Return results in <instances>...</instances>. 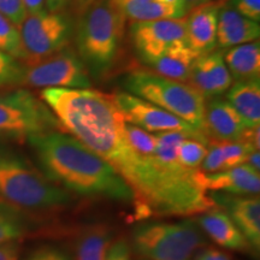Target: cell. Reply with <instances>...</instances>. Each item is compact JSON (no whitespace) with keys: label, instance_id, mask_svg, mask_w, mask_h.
<instances>
[{"label":"cell","instance_id":"6da1fadb","mask_svg":"<svg viewBox=\"0 0 260 260\" xmlns=\"http://www.w3.org/2000/svg\"><path fill=\"white\" fill-rule=\"evenodd\" d=\"M40 99L61 129L118 171L128 186L145 165L125 140V121L111 95L92 88H45Z\"/></svg>","mask_w":260,"mask_h":260},{"label":"cell","instance_id":"7a4b0ae2","mask_svg":"<svg viewBox=\"0 0 260 260\" xmlns=\"http://www.w3.org/2000/svg\"><path fill=\"white\" fill-rule=\"evenodd\" d=\"M44 176L83 197L132 203V188L112 165L61 130L27 139Z\"/></svg>","mask_w":260,"mask_h":260},{"label":"cell","instance_id":"3957f363","mask_svg":"<svg viewBox=\"0 0 260 260\" xmlns=\"http://www.w3.org/2000/svg\"><path fill=\"white\" fill-rule=\"evenodd\" d=\"M0 199L34 213L60 209L71 198L21 153L0 144Z\"/></svg>","mask_w":260,"mask_h":260},{"label":"cell","instance_id":"277c9868","mask_svg":"<svg viewBox=\"0 0 260 260\" xmlns=\"http://www.w3.org/2000/svg\"><path fill=\"white\" fill-rule=\"evenodd\" d=\"M125 17L111 0H95L84 9L76 30L77 56L86 68L104 73L118 54Z\"/></svg>","mask_w":260,"mask_h":260},{"label":"cell","instance_id":"5b68a950","mask_svg":"<svg viewBox=\"0 0 260 260\" xmlns=\"http://www.w3.org/2000/svg\"><path fill=\"white\" fill-rule=\"evenodd\" d=\"M125 87L129 93L172 113L206 135V99L189 83L167 79L153 71L136 70L126 77Z\"/></svg>","mask_w":260,"mask_h":260},{"label":"cell","instance_id":"8992f818","mask_svg":"<svg viewBox=\"0 0 260 260\" xmlns=\"http://www.w3.org/2000/svg\"><path fill=\"white\" fill-rule=\"evenodd\" d=\"M205 245L195 220L140 224L132 236V247L142 260H190Z\"/></svg>","mask_w":260,"mask_h":260},{"label":"cell","instance_id":"52a82bcc","mask_svg":"<svg viewBox=\"0 0 260 260\" xmlns=\"http://www.w3.org/2000/svg\"><path fill=\"white\" fill-rule=\"evenodd\" d=\"M53 130H61L59 122L28 89L0 93V138L27 140Z\"/></svg>","mask_w":260,"mask_h":260},{"label":"cell","instance_id":"ba28073f","mask_svg":"<svg viewBox=\"0 0 260 260\" xmlns=\"http://www.w3.org/2000/svg\"><path fill=\"white\" fill-rule=\"evenodd\" d=\"M24 63L31 65L68 47L71 35L69 18L63 12L27 15L19 25Z\"/></svg>","mask_w":260,"mask_h":260},{"label":"cell","instance_id":"9c48e42d","mask_svg":"<svg viewBox=\"0 0 260 260\" xmlns=\"http://www.w3.org/2000/svg\"><path fill=\"white\" fill-rule=\"evenodd\" d=\"M21 84L32 88H90L88 70L75 52L65 47L38 63L24 65Z\"/></svg>","mask_w":260,"mask_h":260},{"label":"cell","instance_id":"30bf717a","mask_svg":"<svg viewBox=\"0 0 260 260\" xmlns=\"http://www.w3.org/2000/svg\"><path fill=\"white\" fill-rule=\"evenodd\" d=\"M113 103L121 111L123 118L129 124L136 125L148 133H167L181 132L210 144V139L199 130L193 128L187 122L182 121L172 113L165 111L154 104L146 102L141 98L129 92H116L112 94Z\"/></svg>","mask_w":260,"mask_h":260},{"label":"cell","instance_id":"8fae6325","mask_svg":"<svg viewBox=\"0 0 260 260\" xmlns=\"http://www.w3.org/2000/svg\"><path fill=\"white\" fill-rule=\"evenodd\" d=\"M130 34L136 52L148 65L171 48L186 45V17L133 22Z\"/></svg>","mask_w":260,"mask_h":260},{"label":"cell","instance_id":"7c38bea8","mask_svg":"<svg viewBox=\"0 0 260 260\" xmlns=\"http://www.w3.org/2000/svg\"><path fill=\"white\" fill-rule=\"evenodd\" d=\"M188 82L205 99H212L226 93L234 80L224 61L223 51H213L198 57L191 67Z\"/></svg>","mask_w":260,"mask_h":260},{"label":"cell","instance_id":"4fadbf2b","mask_svg":"<svg viewBox=\"0 0 260 260\" xmlns=\"http://www.w3.org/2000/svg\"><path fill=\"white\" fill-rule=\"evenodd\" d=\"M223 4L209 2L190 10L186 17L187 46L198 57L216 51L217 47V22L218 12Z\"/></svg>","mask_w":260,"mask_h":260},{"label":"cell","instance_id":"5bb4252c","mask_svg":"<svg viewBox=\"0 0 260 260\" xmlns=\"http://www.w3.org/2000/svg\"><path fill=\"white\" fill-rule=\"evenodd\" d=\"M199 182L205 190L214 193L217 191L242 197H255L260 190L259 171L246 162L213 174L199 171Z\"/></svg>","mask_w":260,"mask_h":260},{"label":"cell","instance_id":"9a60e30c","mask_svg":"<svg viewBox=\"0 0 260 260\" xmlns=\"http://www.w3.org/2000/svg\"><path fill=\"white\" fill-rule=\"evenodd\" d=\"M212 198L214 205L225 209L226 213L243 234L253 251L260 247V201L255 197L218 194Z\"/></svg>","mask_w":260,"mask_h":260},{"label":"cell","instance_id":"2e32d148","mask_svg":"<svg viewBox=\"0 0 260 260\" xmlns=\"http://www.w3.org/2000/svg\"><path fill=\"white\" fill-rule=\"evenodd\" d=\"M241 117L226 100L216 96L205 106V133L218 141H239L246 133Z\"/></svg>","mask_w":260,"mask_h":260},{"label":"cell","instance_id":"e0dca14e","mask_svg":"<svg viewBox=\"0 0 260 260\" xmlns=\"http://www.w3.org/2000/svg\"><path fill=\"white\" fill-rule=\"evenodd\" d=\"M259 22L243 17L230 4H223L217 22V45L220 48H232L259 39Z\"/></svg>","mask_w":260,"mask_h":260},{"label":"cell","instance_id":"ac0fdd59","mask_svg":"<svg viewBox=\"0 0 260 260\" xmlns=\"http://www.w3.org/2000/svg\"><path fill=\"white\" fill-rule=\"evenodd\" d=\"M197 223L213 242L223 248L241 252L253 251L243 234L235 225L229 214L223 210L213 207L206 211Z\"/></svg>","mask_w":260,"mask_h":260},{"label":"cell","instance_id":"d6986e66","mask_svg":"<svg viewBox=\"0 0 260 260\" xmlns=\"http://www.w3.org/2000/svg\"><path fill=\"white\" fill-rule=\"evenodd\" d=\"M226 102L241 117L247 129L259 128L260 124V82L259 80L236 81L226 92Z\"/></svg>","mask_w":260,"mask_h":260},{"label":"cell","instance_id":"ffe728a7","mask_svg":"<svg viewBox=\"0 0 260 260\" xmlns=\"http://www.w3.org/2000/svg\"><path fill=\"white\" fill-rule=\"evenodd\" d=\"M228 70L235 81L260 80L259 39L223 52Z\"/></svg>","mask_w":260,"mask_h":260},{"label":"cell","instance_id":"44dd1931","mask_svg":"<svg viewBox=\"0 0 260 260\" xmlns=\"http://www.w3.org/2000/svg\"><path fill=\"white\" fill-rule=\"evenodd\" d=\"M197 58V54L186 44L171 48L149 65L153 69V73L160 76L180 82H187Z\"/></svg>","mask_w":260,"mask_h":260},{"label":"cell","instance_id":"7402d4cb","mask_svg":"<svg viewBox=\"0 0 260 260\" xmlns=\"http://www.w3.org/2000/svg\"><path fill=\"white\" fill-rule=\"evenodd\" d=\"M112 245V232L106 224H93L83 230L76 240L75 260H106Z\"/></svg>","mask_w":260,"mask_h":260},{"label":"cell","instance_id":"603a6c76","mask_svg":"<svg viewBox=\"0 0 260 260\" xmlns=\"http://www.w3.org/2000/svg\"><path fill=\"white\" fill-rule=\"evenodd\" d=\"M125 18L134 22H148L157 19L183 18L187 10L175 8L159 0H146V2H124L115 4Z\"/></svg>","mask_w":260,"mask_h":260},{"label":"cell","instance_id":"cb8c5ba5","mask_svg":"<svg viewBox=\"0 0 260 260\" xmlns=\"http://www.w3.org/2000/svg\"><path fill=\"white\" fill-rule=\"evenodd\" d=\"M30 213L0 199V243L22 240L31 232Z\"/></svg>","mask_w":260,"mask_h":260},{"label":"cell","instance_id":"d4e9b609","mask_svg":"<svg viewBox=\"0 0 260 260\" xmlns=\"http://www.w3.org/2000/svg\"><path fill=\"white\" fill-rule=\"evenodd\" d=\"M0 51L19 61L25 59L19 27L3 14H0Z\"/></svg>","mask_w":260,"mask_h":260},{"label":"cell","instance_id":"484cf974","mask_svg":"<svg viewBox=\"0 0 260 260\" xmlns=\"http://www.w3.org/2000/svg\"><path fill=\"white\" fill-rule=\"evenodd\" d=\"M206 142L194 138H186L181 142L177 149V161L183 168L195 170L201 165L206 157L209 148Z\"/></svg>","mask_w":260,"mask_h":260},{"label":"cell","instance_id":"4316f807","mask_svg":"<svg viewBox=\"0 0 260 260\" xmlns=\"http://www.w3.org/2000/svg\"><path fill=\"white\" fill-rule=\"evenodd\" d=\"M124 135L126 142L138 154L142 157H149V155L154 154L155 146H157L155 134H151L139 126L125 122Z\"/></svg>","mask_w":260,"mask_h":260},{"label":"cell","instance_id":"83f0119b","mask_svg":"<svg viewBox=\"0 0 260 260\" xmlns=\"http://www.w3.org/2000/svg\"><path fill=\"white\" fill-rule=\"evenodd\" d=\"M24 65L9 54L0 51V87L21 84Z\"/></svg>","mask_w":260,"mask_h":260},{"label":"cell","instance_id":"f1b7e54d","mask_svg":"<svg viewBox=\"0 0 260 260\" xmlns=\"http://www.w3.org/2000/svg\"><path fill=\"white\" fill-rule=\"evenodd\" d=\"M0 14L6 16L17 27L22 24L28 15L23 0H0Z\"/></svg>","mask_w":260,"mask_h":260},{"label":"cell","instance_id":"f546056e","mask_svg":"<svg viewBox=\"0 0 260 260\" xmlns=\"http://www.w3.org/2000/svg\"><path fill=\"white\" fill-rule=\"evenodd\" d=\"M24 260H73L68 252L56 246H41Z\"/></svg>","mask_w":260,"mask_h":260},{"label":"cell","instance_id":"4dcf8cb0","mask_svg":"<svg viewBox=\"0 0 260 260\" xmlns=\"http://www.w3.org/2000/svg\"><path fill=\"white\" fill-rule=\"evenodd\" d=\"M230 5L251 21H260V0H230Z\"/></svg>","mask_w":260,"mask_h":260},{"label":"cell","instance_id":"1f68e13d","mask_svg":"<svg viewBox=\"0 0 260 260\" xmlns=\"http://www.w3.org/2000/svg\"><path fill=\"white\" fill-rule=\"evenodd\" d=\"M106 260H132V251L125 240H118L110 247Z\"/></svg>","mask_w":260,"mask_h":260},{"label":"cell","instance_id":"d6a6232c","mask_svg":"<svg viewBox=\"0 0 260 260\" xmlns=\"http://www.w3.org/2000/svg\"><path fill=\"white\" fill-rule=\"evenodd\" d=\"M22 240H11L0 243V260H19Z\"/></svg>","mask_w":260,"mask_h":260},{"label":"cell","instance_id":"836d02e7","mask_svg":"<svg viewBox=\"0 0 260 260\" xmlns=\"http://www.w3.org/2000/svg\"><path fill=\"white\" fill-rule=\"evenodd\" d=\"M195 260H232V258L217 248L209 247V248H205L198 253Z\"/></svg>","mask_w":260,"mask_h":260},{"label":"cell","instance_id":"e575fe53","mask_svg":"<svg viewBox=\"0 0 260 260\" xmlns=\"http://www.w3.org/2000/svg\"><path fill=\"white\" fill-rule=\"evenodd\" d=\"M23 3L28 15H38L47 11L45 0H23Z\"/></svg>","mask_w":260,"mask_h":260},{"label":"cell","instance_id":"d590c367","mask_svg":"<svg viewBox=\"0 0 260 260\" xmlns=\"http://www.w3.org/2000/svg\"><path fill=\"white\" fill-rule=\"evenodd\" d=\"M69 0H45V6L48 12H61Z\"/></svg>","mask_w":260,"mask_h":260},{"label":"cell","instance_id":"8d00e7d4","mask_svg":"<svg viewBox=\"0 0 260 260\" xmlns=\"http://www.w3.org/2000/svg\"><path fill=\"white\" fill-rule=\"evenodd\" d=\"M259 157H260V155H259V151L252 152V153L249 154L248 159H247L246 164H248L249 167L254 169V170L259 171V168H260V165H259Z\"/></svg>","mask_w":260,"mask_h":260},{"label":"cell","instance_id":"74e56055","mask_svg":"<svg viewBox=\"0 0 260 260\" xmlns=\"http://www.w3.org/2000/svg\"><path fill=\"white\" fill-rule=\"evenodd\" d=\"M159 2L165 3V4H168V5L175 6V8H180V9H183V10H187V11H189V10H188V5H187L186 0H159Z\"/></svg>","mask_w":260,"mask_h":260},{"label":"cell","instance_id":"f35d334b","mask_svg":"<svg viewBox=\"0 0 260 260\" xmlns=\"http://www.w3.org/2000/svg\"><path fill=\"white\" fill-rule=\"evenodd\" d=\"M209 2H211V0H186V3L188 5V10L197 8V6L204 5V4H206V3H209Z\"/></svg>","mask_w":260,"mask_h":260},{"label":"cell","instance_id":"ab89813d","mask_svg":"<svg viewBox=\"0 0 260 260\" xmlns=\"http://www.w3.org/2000/svg\"><path fill=\"white\" fill-rule=\"evenodd\" d=\"M80 6H88L89 4H92L93 0H75Z\"/></svg>","mask_w":260,"mask_h":260},{"label":"cell","instance_id":"60d3db41","mask_svg":"<svg viewBox=\"0 0 260 260\" xmlns=\"http://www.w3.org/2000/svg\"><path fill=\"white\" fill-rule=\"evenodd\" d=\"M113 4H121L124 2H146V0H111Z\"/></svg>","mask_w":260,"mask_h":260},{"label":"cell","instance_id":"b9f144b4","mask_svg":"<svg viewBox=\"0 0 260 260\" xmlns=\"http://www.w3.org/2000/svg\"><path fill=\"white\" fill-rule=\"evenodd\" d=\"M211 2H216V3H220V4H225L226 0H211Z\"/></svg>","mask_w":260,"mask_h":260}]
</instances>
